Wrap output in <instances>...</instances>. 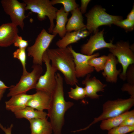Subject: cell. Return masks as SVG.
Listing matches in <instances>:
<instances>
[{"label": "cell", "instance_id": "23", "mask_svg": "<svg viewBox=\"0 0 134 134\" xmlns=\"http://www.w3.org/2000/svg\"><path fill=\"white\" fill-rule=\"evenodd\" d=\"M17 118H25L29 121L34 119L46 118L47 114L43 111L35 110L34 108L29 106L17 111L14 113Z\"/></svg>", "mask_w": 134, "mask_h": 134}, {"label": "cell", "instance_id": "17", "mask_svg": "<svg viewBox=\"0 0 134 134\" xmlns=\"http://www.w3.org/2000/svg\"><path fill=\"white\" fill-rule=\"evenodd\" d=\"M90 33L86 29L66 32L65 36L56 43L58 48H65L71 44L75 43L88 36Z\"/></svg>", "mask_w": 134, "mask_h": 134}, {"label": "cell", "instance_id": "33", "mask_svg": "<svg viewBox=\"0 0 134 134\" xmlns=\"http://www.w3.org/2000/svg\"><path fill=\"white\" fill-rule=\"evenodd\" d=\"M134 126V115L130 116L126 118L119 126Z\"/></svg>", "mask_w": 134, "mask_h": 134}, {"label": "cell", "instance_id": "38", "mask_svg": "<svg viewBox=\"0 0 134 134\" xmlns=\"http://www.w3.org/2000/svg\"><path fill=\"white\" fill-rule=\"evenodd\" d=\"M6 90V89H0V101L3 97V94L5 92Z\"/></svg>", "mask_w": 134, "mask_h": 134}, {"label": "cell", "instance_id": "29", "mask_svg": "<svg viewBox=\"0 0 134 134\" xmlns=\"http://www.w3.org/2000/svg\"><path fill=\"white\" fill-rule=\"evenodd\" d=\"M114 24L123 28L127 32L131 31L134 28V22L131 21L127 18L118 21Z\"/></svg>", "mask_w": 134, "mask_h": 134}, {"label": "cell", "instance_id": "31", "mask_svg": "<svg viewBox=\"0 0 134 134\" xmlns=\"http://www.w3.org/2000/svg\"><path fill=\"white\" fill-rule=\"evenodd\" d=\"M28 41L23 39L22 36L18 35L14 43L15 46L19 48H25L28 46Z\"/></svg>", "mask_w": 134, "mask_h": 134}, {"label": "cell", "instance_id": "4", "mask_svg": "<svg viewBox=\"0 0 134 134\" xmlns=\"http://www.w3.org/2000/svg\"><path fill=\"white\" fill-rule=\"evenodd\" d=\"M134 104V99L130 98L127 99H118L114 100H109L103 105L102 112L87 127L80 129L85 130L93 124L100 121L115 117L129 111Z\"/></svg>", "mask_w": 134, "mask_h": 134}, {"label": "cell", "instance_id": "15", "mask_svg": "<svg viewBox=\"0 0 134 134\" xmlns=\"http://www.w3.org/2000/svg\"><path fill=\"white\" fill-rule=\"evenodd\" d=\"M52 95L43 91L36 90L29 100L27 106L31 107L37 110L43 111L48 110L50 107Z\"/></svg>", "mask_w": 134, "mask_h": 134}, {"label": "cell", "instance_id": "40", "mask_svg": "<svg viewBox=\"0 0 134 134\" xmlns=\"http://www.w3.org/2000/svg\"></svg>", "mask_w": 134, "mask_h": 134}, {"label": "cell", "instance_id": "37", "mask_svg": "<svg viewBox=\"0 0 134 134\" xmlns=\"http://www.w3.org/2000/svg\"><path fill=\"white\" fill-rule=\"evenodd\" d=\"M11 87H8L6 86L3 82L0 80V89H6L8 88H10Z\"/></svg>", "mask_w": 134, "mask_h": 134}, {"label": "cell", "instance_id": "32", "mask_svg": "<svg viewBox=\"0 0 134 134\" xmlns=\"http://www.w3.org/2000/svg\"><path fill=\"white\" fill-rule=\"evenodd\" d=\"M121 89L123 91L127 92L130 95V97L134 99V85L126 83L123 85Z\"/></svg>", "mask_w": 134, "mask_h": 134}, {"label": "cell", "instance_id": "11", "mask_svg": "<svg viewBox=\"0 0 134 134\" xmlns=\"http://www.w3.org/2000/svg\"><path fill=\"white\" fill-rule=\"evenodd\" d=\"M67 47L71 52L73 57L75 73L77 78L84 77L94 71V68L89 65L88 62L91 58L99 56V53L88 55L76 52L71 45Z\"/></svg>", "mask_w": 134, "mask_h": 134}, {"label": "cell", "instance_id": "21", "mask_svg": "<svg viewBox=\"0 0 134 134\" xmlns=\"http://www.w3.org/2000/svg\"><path fill=\"white\" fill-rule=\"evenodd\" d=\"M69 13L66 12L63 7L58 9L56 14V23L52 34H58L61 38L65 36L66 33V24L68 20Z\"/></svg>", "mask_w": 134, "mask_h": 134}, {"label": "cell", "instance_id": "8", "mask_svg": "<svg viewBox=\"0 0 134 134\" xmlns=\"http://www.w3.org/2000/svg\"><path fill=\"white\" fill-rule=\"evenodd\" d=\"M109 50L117 58L118 63L122 65V71L119 75L120 79L126 80V73L129 66L134 63V54L129 43L120 41L115 44L114 47Z\"/></svg>", "mask_w": 134, "mask_h": 134}, {"label": "cell", "instance_id": "26", "mask_svg": "<svg viewBox=\"0 0 134 134\" xmlns=\"http://www.w3.org/2000/svg\"><path fill=\"white\" fill-rule=\"evenodd\" d=\"M75 88H71L70 91L68 92V96L70 98L79 100L83 99L86 97L84 88L80 87L77 84Z\"/></svg>", "mask_w": 134, "mask_h": 134}, {"label": "cell", "instance_id": "34", "mask_svg": "<svg viewBox=\"0 0 134 134\" xmlns=\"http://www.w3.org/2000/svg\"><path fill=\"white\" fill-rule=\"evenodd\" d=\"M90 0H81V6L79 7L80 11L82 14L85 13L88 4Z\"/></svg>", "mask_w": 134, "mask_h": 134}, {"label": "cell", "instance_id": "24", "mask_svg": "<svg viewBox=\"0 0 134 134\" xmlns=\"http://www.w3.org/2000/svg\"><path fill=\"white\" fill-rule=\"evenodd\" d=\"M107 58V56L105 55L99 57H93L89 60L88 64L93 67L96 71L99 72L103 70Z\"/></svg>", "mask_w": 134, "mask_h": 134}, {"label": "cell", "instance_id": "13", "mask_svg": "<svg viewBox=\"0 0 134 134\" xmlns=\"http://www.w3.org/2000/svg\"><path fill=\"white\" fill-rule=\"evenodd\" d=\"M17 26L12 22L3 24L0 26V46H10L18 35Z\"/></svg>", "mask_w": 134, "mask_h": 134}, {"label": "cell", "instance_id": "1", "mask_svg": "<svg viewBox=\"0 0 134 134\" xmlns=\"http://www.w3.org/2000/svg\"><path fill=\"white\" fill-rule=\"evenodd\" d=\"M56 85L52 96L47 116L50 119L55 134H61L66 112L73 105V102L66 101L64 99L63 79L60 74L56 73Z\"/></svg>", "mask_w": 134, "mask_h": 134}, {"label": "cell", "instance_id": "39", "mask_svg": "<svg viewBox=\"0 0 134 134\" xmlns=\"http://www.w3.org/2000/svg\"><path fill=\"white\" fill-rule=\"evenodd\" d=\"M128 134H134V131H133L131 132V133Z\"/></svg>", "mask_w": 134, "mask_h": 134}, {"label": "cell", "instance_id": "27", "mask_svg": "<svg viewBox=\"0 0 134 134\" xmlns=\"http://www.w3.org/2000/svg\"><path fill=\"white\" fill-rule=\"evenodd\" d=\"M26 49L25 48H19L13 53V57L18 59L21 63L23 68V74H26L28 72L26 67Z\"/></svg>", "mask_w": 134, "mask_h": 134}, {"label": "cell", "instance_id": "6", "mask_svg": "<svg viewBox=\"0 0 134 134\" xmlns=\"http://www.w3.org/2000/svg\"><path fill=\"white\" fill-rule=\"evenodd\" d=\"M32 67L33 69L31 72L22 74L18 82L16 85L11 86L7 95V97L26 93L30 90L35 89L43 69L41 66L38 64H34Z\"/></svg>", "mask_w": 134, "mask_h": 134}, {"label": "cell", "instance_id": "36", "mask_svg": "<svg viewBox=\"0 0 134 134\" xmlns=\"http://www.w3.org/2000/svg\"><path fill=\"white\" fill-rule=\"evenodd\" d=\"M127 19L130 21L134 22V6L133 5L132 8L127 16Z\"/></svg>", "mask_w": 134, "mask_h": 134}, {"label": "cell", "instance_id": "14", "mask_svg": "<svg viewBox=\"0 0 134 134\" xmlns=\"http://www.w3.org/2000/svg\"><path fill=\"white\" fill-rule=\"evenodd\" d=\"M91 76L90 74L87 75L82 82L85 85L86 96L92 99H98L101 95H98L97 93L103 92L107 85L103 83L95 76L91 77Z\"/></svg>", "mask_w": 134, "mask_h": 134}, {"label": "cell", "instance_id": "30", "mask_svg": "<svg viewBox=\"0 0 134 134\" xmlns=\"http://www.w3.org/2000/svg\"><path fill=\"white\" fill-rule=\"evenodd\" d=\"M128 83L134 85V66L132 64L128 67L126 73V80Z\"/></svg>", "mask_w": 134, "mask_h": 134}, {"label": "cell", "instance_id": "2", "mask_svg": "<svg viewBox=\"0 0 134 134\" xmlns=\"http://www.w3.org/2000/svg\"><path fill=\"white\" fill-rule=\"evenodd\" d=\"M46 51L51 64L62 73L66 83L71 86L77 84L78 80L75 74L73 58L68 47L48 48Z\"/></svg>", "mask_w": 134, "mask_h": 134}, {"label": "cell", "instance_id": "25", "mask_svg": "<svg viewBox=\"0 0 134 134\" xmlns=\"http://www.w3.org/2000/svg\"><path fill=\"white\" fill-rule=\"evenodd\" d=\"M51 1L53 5L58 4H62L65 11L67 13H69L79 7L75 0H52Z\"/></svg>", "mask_w": 134, "mask_h": 134}, {"label": "cell", "instance_id": "12", "mask_svg": "<svg viewBox=\"0 0 134 134\" xmlns=\"http://www.w3.org/2000/svg\"><path fill=\"white\" fill-rule=\"evenodd\" d=\"M104 32L103 30L100 31L98 30L93 35L91 36L87 42L81 46L80 52L81 53L91 55L98 50L104 48L109 49L114 47L115 44H113L112 41L108 43L104 40Z\"/></svg>", "mask_w": 134, "mask_h": 134}, {"label": "cell", "instance_id": "19", "mask_svg": "<svg viewBox=\"0 0 134 134\" xmlns=\"http://www.w3.org/2000/svg\"><path fill=\"white\" fill-rule=\"evenodd\" d=\"M70 12L71 15L68 19L66 26V32L86 29V25L83 22L82 14L80 11L79 7Z\"/></svg>", "mask_w": 134, "mask_h": 134}, {"label": "cell", "instance_id": "28", "mask_svg": "<svg viewBox=\"0 0 134 134\" xmlns=\"http://www.w3.org/2000/svg\"><path fill=\"white\" fill-rule=\"evenodd\" d=\"M134 131V126H118L108 131L107 134H126Z\"/></svg>", "mask_w": 134, "mask_h": 134}, {"label": "cell", "instance_id": "7", "mask_svg": "<svg viewBox=\"0 0 134 134\" xmlns=\"http://www.w3.org/2000/svg\"><path fill=\"white\" fill-rule=\"evenodd\" d=\"M56 35L49 33L43 29L32 45L27 48L28 56L32 58L34 64L42 65V58L50 43Z\"/></svg>", "mask_w": 134, "mask_h": 134}, {"label": "cell", "instance_id": "18", "mask_svg": "<svg viewBox=\"0 0 134 134\" xmlns=\"http://www.w3.org/2000/svg\"><path fill=\"white\" fill-rule=\"evenodd\" d=\"M32 96L33 94L26 93L13 96L9 100L5 102V108L14 113L22 109L27 106L28 102Z\"/></svg>", "mask_w": 134, "mask_h": 134}, {"label": "cell", "instance_id": "35", "mask_svg": "<svg viewBox=\"0 0 134 134\" xmlns=\"http://www.w3.org/2000/svg\"><path fill=\"white\" fill-rule=\"evenodd\" d=\"M13 126V125L12 124L9 127L7 128L3 126L0 123V128L4 132L5 134H11Z\"/></svg>", "mask_w": 134, "mask_h": 134}, {"label": "cell", "instance_id": "22", "mask_svg": "<svg viewBox=\"0 0 134 134\" xmlns=\"http://www.w3.org/2000/svg\"><path fill=\"white\" fill-rule=\"evenodd\" d=\"M134 115V110L128 111L117 116L101 121L100 125V129L108 131L119 126L128 117Z\"/></svg>", "mask_w": 134, "mask_h": 134}, {"label": "cell", "instance_id": "20", "mask_svg": "<svg viewBox=\"0 0 134 134\" xmlns=\"http://www.w3.org/2000/svg\"><path fill=\"white\" fill-rule=\"evenodd\" d=\"M32 134H51L52 126L47 118L34 119L29 121Z\"/></svg>", "mask_w": 134, "mask_h": 134}, {"label": "cell", "instance_id": "10", "mask_svg": "<svg viewBox=\"0 0 134 134\" xmlns=\"http://www.w3.org/2000/svg\"><path fill=\"white\" fill-rule=\"evenodd\" d=\"M1 3L5 13L9 16L11 22L23 30L24 20L28 17L25 14L26 4L17 0H2Z\"/></svg>", "mask_w": 134, "mask_h": 134}, {"label": "cell", "instance_id": "3", "mask_svg": "<svg viewBox=\"0 0 134 134\" xmlns=\"http://www.w3.org/2000/svg\"><path fill=\"white\" fill-rule=\"evenodd\" d=\"M86 18V29L90 33L94 34L99 27L103 25L110 26L116 22L122 20L120 16L113 15L107 13L105 9L99 5L93 7L85 15Z\"/></svg>", "mask_w": 134, "mask_h": 134}, {"label": "cell", "instance_id": "5", "mask_svg": "<svg viewBox=\"0 0 134 134\" xmlns=\"http://www.w3.org/2000/svg\"><path fill=\"white\" fill-rule=\"evenodd\" d=\"M26 5V10H30L37 14L38 19L40 21L48 17L50 23L48 33L52 34L55 27L54 20L58 10L53 6L49 0H23Z\"/></svg>", "mask_w": 134, "mask_h": 134}, {"label": "cell", "instance_id": "9", "mask_svg": "<svg viewBox=\"0 0 134 134\" xmlns=\"http://www.w3.org/2000/svg\"><path fill=\"white\" fill-rule=\"evenodd\" d=\"M42 61L45 65L46 71L39 77L35 89L45 92L52 96L56 86V74L58 70L50 63L46 51L43 55Z\"/></svg>", "mask_w": 134, "mask_h": 134}, {"label": "cell", "instance_id": "16", "mask_svg": "<svg viewBox=\"0 0 134 134\" xmlns=\"http://www.w3.org/2000/svg\"><path fill=\"white\" fill-rule=\"evenodd\" d=\"M107 58L102 72L103 76L106 81L112 83H116L118 80V76L121 72V69L117 70L116 65L118 62L116 57L111 53L107 56Z\"/></svg>", "mask_w": 134, "mask_h": 134}]
</instances>
